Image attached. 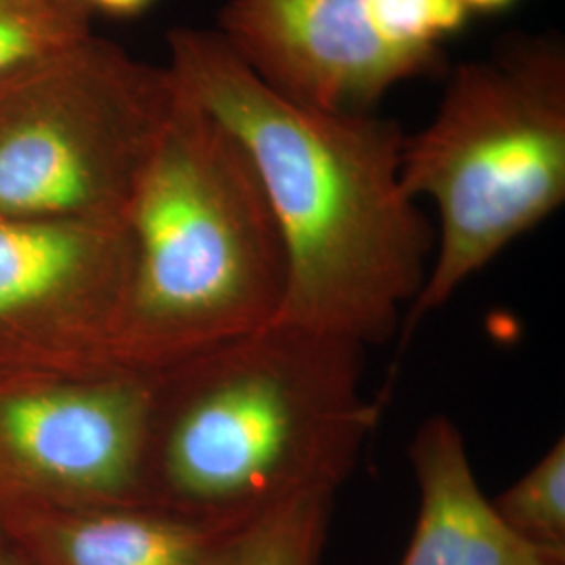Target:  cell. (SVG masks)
<instances>
[{"mask_svg": "<svg viewBox=\"0 0 565 565\" xmlns=\"http://www.w3.org/2000/svg\"><path fill=\"white\" fill-rule=\"evenodd\" d=\"M126 223L0 216V371L116 373Z\"/></svg>", "mask_w": 565, "mask_h": 565, "instance_id": "ba28073f", "label": "cell"}, {"mask_svg": "<svg viewBox=\"0 0 565 565\" xmlns=\"http://www.w3.org/2000/svg\"><path fill=\"white\" fill-rule=\"evenodd\" d=\"M90 34L86 0H0V78Z\"/></svg>", "mask_w": 565, "mask_h": 565, "instance_id": "7c38bea8", "label": "cell"}, {"mask_svg": "<svg viewBox=\"0 0 565 565\" xmlns=\"http://www.w3.org/2000/svg\"><path fill=\"white\" fill-rule=\"evenodd\" d=\"M179 99L168 67L90 34L0 78V216L126 223Z\"/></svg>", "mask_w": 565, "mask_h": 565, "instance_id": "5b68a950", "label": "cell"}, {"mask_svg": "<svg viewBox=\"0 0 565 565\" xmlns=\"http://www.w3.org/2000/svg\"><path fill=\"white\" fill-rule=\"evenodd\" d=\"M492 507L532 545L565 553V440L559 438Z\"/></svg>", "mask_w": 565, "mask_h": 565, "instance_id": "4fadbf2b", "label": "cell"}, {"mask_svg": "<svg viewBox=\"0 0 565 565\" xmlns=\"http://www.w3.org/2000/svg\"><path fill=\"white\" fill-rule=\"evenodd\" d=\"M156 0H86V4L103 15L118 18V20H130L142 15Z\"/></svg>", "mask_w": 565, "mask_h": 565, "instance_id": "5bb4252c", "label": "cell"}, {"mask_svg": "<svg viewBox=\"0 0 565 565\" xmlns=\"http://www.w3.org/2000/svg\"><path fill=\"white\" fill-rule=\"evenodd\" d=\"M465 11L471 15H497L513 7L518 0H457Z\"/></svg>", "mask_w": 565, "mask_h": 565, "instance_id": "9a60e30c", "label": "cell"}, {"mask_svg": "<svg viewBox=\"0 0 565 565\" xmlns=\"http://www.w3.org/2000/svg\"><path fill=\"white\" fill-rule=\"evenodd\" d=\"M363 345L264 324L153 377L145 505L245 527L335 497L380 424Z\"/></svg>", "mask_w": 565, "mask_h": 565, "instance_id": "7a4b0ae2", "label": "cell"}, {"mask_svg": "<svg viewBox=\"0 0 565 565\" xmlns=\"http://www.w3.org/2000/svg\"><path fill=\"white\" fill-rule=\"evenodd\" d=\"M0 565H30L15 546L11 545L2 534H0Z\"/></svg>", "mask_w": 565, "mask_h": 565, "instance_id": "2e32d148", "label": "cell"}, {"mask_svg": "<svg viewBox=\"0 0 565 565\" xmlns=\"http://www.w3.org/2000/svg\"><path fill=\"white\" fill-rule=\"evenodd\" d=\"M126 226L132 264L114 338L118 371L160 375L277 319L285 252L256 168L181 88Z\"/></svg>", "mask_w": 565, "mask_h": 565, "instance_id": "3957f363", "label": "cell"}, {"mask_svg": "<svg viewBox=\"0 0 565 565\" xmlns=\"http://www.w3.org/2000/svg\"><path fill=\"white\" fill-rule=\"evenodd\" d=\"M333 497H302L245 525L216 565H321Z\"/></svg>", "mask_w": 565, "mask_h": 565, "instance_id": "8fae6325", "label": "cell"}, {"mask_svg": "<svg viewBox=\"0 0 565 565\" xmlns=\"http://www.w3.org/2000/svg\"><path fill=\"white\" fill-rule=\"evenodd\" d=\"M408 459L419 511L398 565H565L564 551L532 545L501 520L452 419L427 417L411 440Z\"/></svg>", "mask_w": 565, "mask_h": 565, "instance_id": "30bf717a", "label": "cell"}, {"mask_svg": "<svg viewBox=\"0 0 565 565\" xmlns=\"http://www.w3.org/2000/svg\"><path fill=\"white\" fill-rule=\"evenodd\" d=\"M404 191L436 203L440 235L408 331L565 202V49L520 36L457 65L434 120L404 137Z\"/></svg>", "mask_w": 565, "mask_h": 565, "instance_id": "277c9868", "label": "cell"}, {"mask_svg": "<svg viewBox=\"0 0 565 565\" xmlns=\"http://www.w3.org/2000/svg\"><path fill=\"white\" fill-rule=\"evenodd\" d=\"M168 46L166 67L242 142L279 226L285 294L275 321L363 348L387 342L436 247L404 191L401 126L287 102L216 30H172Z\"/></svg>", "mask_w": 565, "mask_h": 565, "instance_id": "6da1fadb", "label": "cell"}, {"mask_svg": "<svg viewBox=\"0 0 565 565\" xmlns=\"http://www.w3.org/2000/svg\"><path fill=\"white\" fill-rule=\"evenodd\" d=\"M153 377L0 371V511L145 505Z\"/></svg>", "mask_w": 565, "mask_h": 565, "instance_id": "52a82bcc", "label": "cell"}, {"mask_svg": "<svg viewBox=\"0 0 565 565\" xmlns=\"http://www.w3.org/2000/svg\"><path fill=\"white\" fill-rule=\"evenodd\" d=\"M467 20L457 0H228L216 32L287 102L373 114L390 88L445 65Z\"/></svg>", "mask_w": 565, "mask_h": 565, "instance_id": "8992f818", "label": "cell"}, {"mask_svg": "<svg viewBox=\"0 0 565 565\" xmlns=\"http://www.w3.org/2000/svg\"><path fill=\"white\" fill-rule=\"evenodd\" d=\"M242 530L153 505L0 511V534L30 565H216Z\"/></svg>", "mask_w": 565, "mask_h": 565, "instance_id": "9c48e42d", "label": "cell"}]
</instances>
